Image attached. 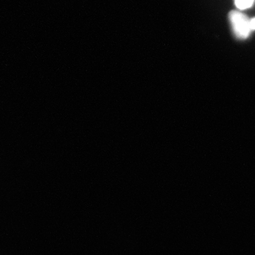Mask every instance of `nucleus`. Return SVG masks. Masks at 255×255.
<instances>
[{"label":"nucleus","instance_id":"obj_3","mask_svg":"<svg viewBox=\"0 0 255 255\" xmlns=\"http://www.w3.org/2000/svg\"><path fill=\"white\" fill-rule=\"evenodd\" d=\"M251 27L252 31L255 30V18H251Z\"/></svg>","mask_w":255,"mask_h":255},{"label":"nucleus","instance_id":"obj_1","mask_svg":"<svg viewBox=\"0 0 255 255\" xmlns=\"http://www.w3.org/2000/svg\"><path fill=\"white\" fill-rule=\"evenodd\" d=\"M234 34L239 39H246L251 34V19L244 13L233 10L228 15Z\"/></svg>","mask_w":255,"mask_h":255},{"label":"nucleus","instance_id":"obj_2","mask_svg":"<svg viewBox=\"0 0 255 255\" xmlns=\"http://www.w3.org/2000/svg\"><path fill=\"white\" fill-rule=\"evenodd\" d=\"M255 2V0H235V4L240 10L249 9L254 5Z\"/></svg>","mask_w":255,"mask_h":255}]
</instances>
